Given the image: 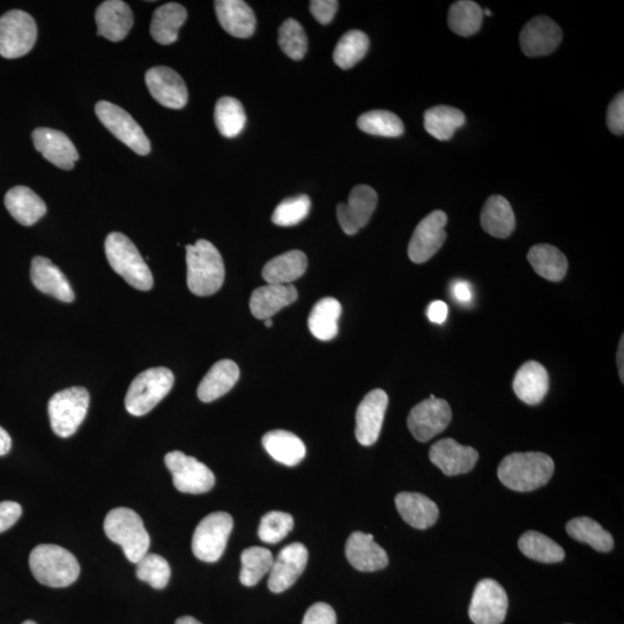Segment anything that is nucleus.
Instances as JSON below:
<instances>
[{
    "label": "nucleus",
    "instance_id": "nucleus-1",
    "mask_svg": "<svg viewBox=\"0 0 624 624\" xmlns=\"http://www.w3.org/2000/svg\"><path fill=\"white\" fill-rule=\"evenodd\" d=\"M554 470L553 459L545 453L515 452L502 460L497 475L505 487L527 493L546 486Z\"/></svg>",
    "mask_w": 624,
    "mask_h": 624
},
{
    "label": "nucleus",
    "instance_id": "nucleus-2",
    "mask_svg": "<svg viewBox=\"0 0 624 624\" xmlns=\"http://www.w3.org/2000/svg\"><path fill=\"white\" fill-rule=\"evenodd\" d=\"M187 281L192 294L211 296L225 281L224 259L211 242L199 240L187 247Z\"/></svg>",
    "mask_w": 624,
    "mask_h": 624
},
{
    "label": "nucleus",
    "instance_id": "nucleus-3",
    "mask_svg": "<svg viewBox=\"0 0 624 624\" xmlns=\"http://www.w3.org/2000/svg\"><path fill=\"white\" fill-rule=\"evenodd\" d=\"M29 567L36 581L50 588H66L76 582L80 575L76 556L57 545L35 547L29 556Z\"/></svg>",
    "mask_w": 624,
    "mask_h": 624
},
{
    "label": "nucleus",
    "instance_id": "nucleus-4",
    "mask_svg": "<svg viewBox=\"0 0 624 624\" xmlns=\"http://www.w3.org/2000/svg\"><path fill=\"white\" fill-rule=\"evenodd\" d=\"M104 249L110 266L130 286L143 292L153 288L154 279L150 267L128 236L122 233L109 234Z\"/></svg>",
    "mask_w": 624,
    "mask_h": 624
},
{
    "label": "nucleus",
    "instance_id": "nucleus-5",
    "mask_svg": "<svg viewBox=\"0 0 624 624\" xmlns=\"http://www.w3.org/2000/svg\"><path fill=\"white\" fill-rule=\"evenodd\" d=\"M104 532L111 541L122 547L126 559L131 563L137 564L150 549L151 538L143 519L129 508L111 510L104 519Z\"/></svg>",
    "mask_w": 624,
    "mask_h": 624
},
{
    "label": "nucleus",
    "instance_id": "nucleus-6",
    "mask_svg": "<svg viewBox=\"0 0 624 624\" xmlns=\"http://www.w3.org/2000/svg\"><path fill=\"white\" fill-rule=\"evenodd\" d=\"M175 383L173 371L151 368L139 374L130 385L125 397V408L131 415L143 416L165 399Z\"/></svg>",
    "mask_w": 624,
    "mask_h": 624
},
{
    "label": "nucleus",
    "instance_id": "nucleus-7",
    "mask_svg": "<svg viewBox=\"0 0 624 624\" xmlns=\"http://www.w3.org/2000/svg\"><path fill=\"white\" fill-rule=\"evenodd\" d=\"M88 408L89 393L83 386L55 393L48 405L50 426L54 433L62 438L76 434L86 419Z\"/></svg>",
    "mask_w": 624,
    "mask_h": 624
},
{
    "label": "nucleus",
    "instance_id": "nucleus-8",
    "mask_svg": "<svg viewBox=\"0 0 624 624\" xmlns=\"http://www.w3.org/2000/svg\"><path fill=\"white\" fill-rule=\"evenodd\" d=\"M234 520L226 512H214L197 526L192 537V552L198 560L214 563L224 555Z\"/></svg>",
    "mask_w": 624,
    "mask_h": 624
},
{
    "label": "nucleus",
    "instance_id": "nucleus-9",
    "mask_svg": "<svg viewBox=\"0 0 624 624\" xmlns=\"http://www.w3.org/2000/svg\"><path fill=\"white\" fill-rule=\"evenodd\" d=\"M37 39L36 22L24 11L13 10L0 17V56L16 59L28 54Z\"/></svg>",
    "mask_w": 624,
    "mask_h": 624
},
{
    "label": "nucleus",
    "instance_id": "nucleus-10",
    "mask_svg": "<svg viewBox=\"0 0 624 624\" xmlns=\"http://www.w3.org/2000/svg\"><path fill=\"white\" fill-rule=\"evenodd\" d=\"M95 113L100 122L121 140L123 144L139 155H147L151 152V141L145 135L141 126L135 121L128 111L108 101H100L95 106Z\"/></svg>",
    "mask_w": 624,
    "mask_h": 624
},
{
    "label": "nucleus",
    "instance_id": "nucleus-11",
    "mask_svg": "<svg viewBox=\"0 0 624 624\" xmlns=\"http://www.w3.org/2000/svg\"><path fill=\"white\" fill-rule=\"evenodd\" d=\"M165 463L173 475L174 486L185 494H204L215 485L213 472L195 457L181 451L167 453Z\"/></svg>",
    "mask_w": 624,
    "mask_h": 624
},
{
    "label": "nucleus",
    "instance_id": "nucleus-12",
    "mask_svg": "<svg viewBox=\"0 0 624 624\" xmlns=\"http://www.w3.org/2000/svg\"><path fill=\"white\" fill-rule=\"evenodd\" d=\"M451 420L452 412L448 401L432 395L413 408L408 415L407 426L416 441L425 443L444 432Z\"/></svg>",
    "mask_w": 624,
    "mask_h": 624
},
{
    "label": "nucleus",
    "instance_id": "nucleus-13",
    "mask_svg": "<svg viewBox=\"0 0 624 624\" xmlns=\"http://www.w3.org/2000/svg\"><path fill=\"white\" fill-rule=\"evenodd\" d=\"M508 606L509 600L503 586L487 578L475 586L468 614L474 624H502Z\"/></svg>",
    "mask_w": 624,
    "mask_h": 624
},
{
    "label": "nucleus",
    "instance_id": "nucleus-14",
    "mask_svg": "<svg viewBox=\"0 0 624 624\" xmlns=\"http://www.w3.org/2000/svg\"><path fill=\"white\" fill-rule=\"evenodd\" d=\"M447 224V214L443 211H434L416 226L408 245V257L413 263H426L437 254L447 240L445 232Z\"/></svg>",
    "mask_w": 624,
    "mask_h": 624
},
{
    "label": "nucleus",
    "instance_id": "nucleus-15",
    "mask_svg": "<svg viewBox=\"0 0 624 624\" xmlns=\"http://www.w3.org/2000/svg\"><path fill=\"white\" fill-rule=\"evenodd\" d=\"M389 397L386 392L376 389L368 393L356 411V440L363 447H370L380 437Z\"/></svg>",
    "mask_w": 624,
    "mask_h": 624
},
{
    "label": "nucleus",
    "instance_id": "nucleus-16",
    "mask_svg": "<svg viewBox=\"0 0 624 624\" xmlns=\"http://www.w3.org/2000/svg\"><path fill=\"white\" fill-rule=\"evenodd\" d=\"M378 203L377 193L368 185H358L351 195L347 204H339L337 217L339 225L347 235H355L361 228L368 225L376 210Z\"/></svg>",
    "mask_w": 624,
    "mask_h": 624
},
{
    "label": "nucleus",
    "instance_id": "nucleus-17",
    "mask_svg": "<svg viewBox=\"0 0 624 624\" xmlns=\"http://www.w3.org/2000/svg\"><path fill=\"white\" fill-rule=\"evenodd\" d=\"M145 80L148 91L161 106L169 109H182L187 106L188 88L176 71L166 66H158L147 71Z\"/></svg>",
    "mask_w": 624,
    "mask_h": 624
},
{
    "label": "nucleus",
    "instance_id": "nucleus-18",
    "mask_svg": "<svg viewBox=\"0 0 624 624\" xmlns=\"http://www.w3.org/2000/svg\"><path fill=\"white\" fill-rule=\"evenodd\" d=\"M308 559V549L300 542L282 549L270 571L269 589L273 593H281L292 588L306 570Z\"/></svg>",
    "mask_w": 624,
    "mask_h": 624
},
{
    "label": "nucleus",
    "instance_id": "nucleus-19",
    "mask_svg": "<svg viewBox=\"0 0 624 624\" xmlns=\"http://www.w3.org/2000/svg\"><path fill=\"white\" fill-rule=\"evenodd\" d=\"M430 462L448 477L465 474L477 465L479 453L471 447L459 444L452 438L436 442L429 451Z\"/></svg>",
    "mask_w": 624,
    "mask_h": 624
},
{
    "label": "nucleus",
    "instance_id": "nucleus-20",
    "mask_svg": "<svg viewBox=\"0 0 624 624\" xmlns=\"http://www.w3.org/2000/svg\"><path fill=\"white\" fill-rule=\"evenodd\" d=\"M562 36L561 28L552 19L534 18L520 33V47L526 56H546L560 46Z\"/></svg>",
    "mask_w": 624,
    "mask_h": 624
},
{
    "label": "nucleus",
    "instance_id": "nucleus-21",
    "mask_svg": "<svg viewBox=\"0 0 624 624\" xmlns=\"http://www.w3.org/2000/svg\"><path fill=\"white\" fill-rule=\"evenodd\" d=\"M32 137L36 150L58 168L71 170L79 160L76 146L61 131L39 128L33 132Z\"/></svg>",
    "mask_w": 624,
    "mask_h": 624
},
{
    "label": "nucleus",
    "instance_id": "nucleus-22",
    "mask_svg": "<svg viewBox=\"0 0 624 624\" xmlns=\"http://www.w3.org/2000/svg\"><path fill=\"white\" fill-rule=\"evenodd\" d=\"M346 557L352 567L362 572H373L388 567L389 556L374 540L373 534L354 532L346 544Z\"/></svg>",
    "mask_w": 624,
    "mask_h": 624
},
{
    "label": "nucleus",
    "instance_id": "nucleus-23",
    "mask_svg": "<svg viewBox=\"0 0 624 624\" xmlns=\"http://www.w3.org/2000/svg\"><path fill=\"white\" fill-rule=\"evenodd\" d=\"M98 35L111 42H121L129 35L135 17L130 6L121 0L102 3L95 13Z\"/></svg>",
    "mask_w": 624,
    "mask_h": 624
},
{
    "label": "nucleus",
    "instance_id": "nucleus-24",
    "mask_svg": "<svg viewBox=\"0 0 624 624\" xmlns=\"http://www.w3.org/2000/svg\"><path fill=\"white\" fill-rule=\"evenodd\" d=\"M31 279L35 288L43 294L65 303L73 302L74 292L70 281L50 259L42 256L33 259Z\"/></svg>",
    "mask_w": 624,
    "mask_h": 624
},
{
    "label": "nucleus",
    "instance_id": "nucleus-25",
    "mask_svg": "<svg viewBox=\"0 0 624 624\" xmlns=\"http://www.w3.org/2000/svg\"><path fill=\"white\" fill-rule=\"evenodd\" d=\"M299 297L293 285L269 284L259 287L250 297V310L257 319L272 318L281 309L291 306Z\"/></svg>",
    "mask_w": 624,
    "mask_h": 624
},
{
    "label": "nucleus",
    "instance_id": "nucleus-26",
    "mask_svg": "<svg viewBox=\"0 0 624 624\" xmlns=\"http://www.w3.org/2000/svg\"><path fill=\"white\" fill-rule=\"evenodd\" d=\"M215 11L222 28L239 39H248L256 31V16L251 7L242 0H218Z\"/></svg>",
    "mask_w": 624,
    "mask_h": 624
},
{
    "label": "nucleus",
    "instance_id": "nucleus-27",
    "mask_svg": "<svg viewBox=\"0 0 624 624\" xmlns=\"http://www.w3.org/2000/svg\"><path fill=\"white\" fill-rule=\"evenodd\" d=\"M512 388L523 403L538 405L549 389L548 371L537 361L526 362L518 369Z\"/></svg>",
    "mask_w": 624,
    "mask_h": 624
},
{
    "label": "nucleus",
    "instance_id": "nucleus-28",
    "mask_svg": "<svg viewBox=\"0 0 624 624\" xmlns=\"http://www.w3.org/2000/svg\"><path fill=\"white\" fill-rule=\"evenodd\" d=\"M396 507L408 525L418 530H426L436 524L440 517L437 504L419 493H400L396 497Z\"/></svg>",
    "mask_w": 624,
    "mask_h": 624
},
{
    "label": "nucleus",
    "instance_id": "nucleus-29",
    "mask_svg": "<svg viewBox=\"0 0 624 624\" xmlns=\"http://www.w3.org/2000/svg\"><path fill=\"white\" fill-rule=\"evenodd\" d=\"M240 380V368L232 360H221L208 371L198 386V398L203 403L224 397Z\"/></svg>",
    "mask_w": 624,
    "mask_h": 624
},
{
    "label": "nucleus",
    "instance_id": "nucleus-30",
    "mask_svg": "<svg viewBox=\"0 0 624 624\" xmlns=\"http://www.w3.org/2000/svg\"><path fill=\"white\" fill-rule=\"evenodd\" d=\"M5 206L13 219L22 226H33L47 213V205L42 198L27 187H16L5 196Z\"/></svg>",
    "mask_w": 624,
    "mask_h": 624
},
{
    "label": "nucleus",
    "instance_id": "nucleus-31",
    "mask_svg": "<svg viewBox=\"0 0 624 624\" xmlns=\"http://www.w3.org/2000/svg\"><path fill=\"white\" fill-rule=\"evenodd\" d=\"M482 228L496 239H507L516 228V217L512 207L502 196H492L482 208L480 215Z\"/></svg>",
    "mask_w": 624,
    "mask_h": 624
},
{
    "label": "nucleus",
    "instance_id": "nucleus-32",
    "mask_svg": "<svg viewBox=\"0 0 624 624\" xmlns=\"http://www.w3.org/2000/svg\"><path fill=\"white\" fill-rule=\"evenodd\" d=\"M263 447L276 462L289 467L299 465L307 455L301 438L286 430H272L265 434Z\"/></svg>",
    "mask_w": 624,
    "mask_h": 624
},
{
    "label": "nucleus",
    "instance_id": "nucleus-33",
    "mask_svg": "<svg viewBox=\"0 0 624 624\" xmlns=\"http://www.w3.org/2000/svg\"><path fill=\"white\" fill-rule=\"evenodd\" d=\"M308 259L300 250L288 251L270 260L264 266L263 278L267 284L289 285L306 273Z\"/></svg>",
    "mask_w": 624,
    "mask_h": 624
},
{
    "label": "nucleus",
    "instance_id": "nucleus-34",
    "mask_svg": "<svg viewBox=\"0 0 624 624\" xmlns=\"http://www.w3.org/2000/svg\"><path fill=\"white\" fill-rule=\"evenodd\" d=\"M187 18L188 12L181 4L168 3L160 6L153 14L151 24L153 39L162 46L175 43L178 39V32Z\"/></svg>",
    "mask_w": 624,
    "mask_h": 624
},
{
    "label": "nucleus",
    "instance_id": "nucleus-35",
    "mask_svg": "<svg viewBox=\"0 0 624 624\" xmlns=\"http://www.w3.org/2000/svg\"><path fill=\"white\" fill-rule=\"evenodd\" d=\"M527 259L538 276L548 281L559 282L567 276L568 259L551 244L534 245Z\"/></svg>",
    "mask_w": 624,
    "mask_h": 624
},
{
    "label": "nucleus",
    "instance_id": "nucleus-36",
    "mask_svg": "<svg viewBox=\"0 0 624 624\" xmlns=\"http://www.w3.org/2000/svg\"><path fill=\"white\" fill-rule=\"evenodd\" d=\"M341 304L333 297H325L315 304L309 316V330L312 336L322 341H330L337 337Z\"/></svg>",
    "mask_w": 624,
    "mask_h": 624
},
{
    "label": "nucleus",
    "instance_id": "nucleus-37",
    "mask_svg": "<svg viewBox=\"0 0 624 624\" xmlns=\"http://www.w3.org/2000/svg\"><path fill=\"white\" fill-rule=\"evenodd\" d=\"M567 532L572 539L588 544L600 553L611 552L614 548L612 534L589 517H578L567 524Z\"/></svg>",
    "mask_w": 624,
    "mask_h": 624
},
{
    "label": "nucleus",
    "instance_id": "nucleus-38",
    "mask_svg": "<svg viewBox=\"0 0 624 624\" xmlns=\"http://www.w3.org/2000/svg\"><path fill=\"white\" fill-rule=\"evenodd\" d=\"M466 122L463 111L449 106H436L425 113V129L437 140H449Z\"/></svg>",
    "mask_w": 624,
    "mask_h": 624
},
{
    "label": "nucleus",
    "instance_id": "nucleus-39",
    "mask_svg": "<svg viewBox=\"0 0 624 624\" xmlns=\"http://www.w3.org/2000/svg\"><path fill=\"white\" fill-rule=\"evenodd\" d=\"M518 547L526 557L541 563H559L566 557L559 544L536 531L524 533L518 541Z\"/></svg>",
    "mask_w": 624,
    "mask_h": 624
},
{
    "label": "nucleus",
    "instance_id": "nucleus-40",
    "mask_svg": "<svg viewBox=\"0 0 624 624\" xmlns=\"http://www.w3.org/2000/svg\"><path fill=\"white\" fill-rule=\"evenodd\" d=\"M214 120L222 136L235 138L245 128L247 115H245L243 104L239 100L224 96L215 106Z\"/></svg>",
    "mask_w": 624,
    "mask_h": 624
},
{
    "label": "nucleus",
    "instance_id": "nucleus-41",
    "mask_svg": "<svg viewBox=\"0 0 624 624\" xmlns=\"http://www.w3.org/2000/svg\"><path fill=\"white\" fill-rule=\"evenodd\" d=\"M370 47L369 37L361 31H349L339 40L333 61L340 69L349 70L362 61Z\"/></svg>",
    "mask_w": 624,
    "mask_h": 624
},
{
    "label": "nucleus",
    "instance_id": "nucleus-42",
    "mask_svg": "<svg viewBox=\"0 0 624 624\" xmlns=\"http://www.w3.org/2000/svg\"><path fill=\"white\" fill-rule=\"evenodd\" d=\"M484 19L481 7L471 0H460L452 4L449 11V26L459 36H472L480 31Z\"/></svg>",
    "mask_w": 624,
    "mask_h": 624
},
{
    "label": "nucleus",
    "instance_id": "nucleus-43",
    "mask_svg": "<svg viewBox=\"0 0 624 624\" xmlns=\"http://www.w3.org/2000/svg\"><path fill=\"white\" fill-rule=\"evenodd\" d=\"M242 569L240 581L244 586H255L267 574H270L274 557L269 549L250 547L241 555Z\"/></svg>",
    "mask_w": 624,
    "mask_h": 624
},
{
    "label": "nucleus",
    "instance_id": "nucleus-44",
    "mask_svg": "<svg viewBox=\"0 0 624 624\" xmlns=\"http://www.w3.org/2000/svg\"><path fill=\"white\" fill-rule=\"evenodd\" d=\"M359 129L371 136L396 138L403 135V121L388 110H373L363 114L358 120Z\"/></svg>",
    "mask_w": 624,
    "mask_h": 624
},
{
    "label": "nucleus",
    "instance_id": "nucleus-45",
    "mask_svg": "<svg viewBox=\"0 0 624 624\" xmlns=\"http://www.w3.org/2000/svg\"><path fill=\"white\" fill-rule=\"evenodd\" d=\"M172 569L169 563L158 554H146L137 563V577L140 581L150 584L153 589L163 590L169 583Z\"/></svg>",
    "mask_w": 624,
    "mask_h": 624
},
{
    "label": "nucleus",
    "instance_id": "nucleus-46",
    "mask_svg": "<svg viewBox=\"0 0 624 624\" xmlns=\"http://www.w3.org/2000/svg\"><path fill=\"white\" fill-rule=\"evenodd\" d=\"M279 46L294 61H301L308 50V37L299 21L288 19L279 29Z\"/></svg>",
    "mask_w": 624,
    "mask_h": 624
},
{
    "label": "nucleus",
    "instance_id": "nucleus-47",
    "mask_svg": "<svg viewBox=\"0 0 624 624\" xmlns=\"http://www.w3.org/2000/svg\"><path fill=\"white\" fill-rule=\"evenodd\" d=\"M294 529V518L287 512L271 511L260 520L258 537L265 544L276 545Z\"/></svg>",
    "mask_w": 624,
    "mask_h": 624
},
{
    "label": "nucleus",
    "instance_id": "nucleus-48",
    "mask_svg": "<svg viewBox=\"0 0 624 624\" xmlns=\"http://www.w3.org/2000/svg\"><path fill=\"white\" fill-rule=\"evenodd\" d=\"M311 210V200L306 195L288 198L280 203L272 215L273 224L280 227L299 225Z\"/></svg>",
    "mask_w": 624,
    "mask_h": 624
},
{
    "label": "nucleus",
    "instance_id": "nucleus-49",
    "mask_svg": "<svg viewBox=\"0 0 624 624\" xmlns=\"http://www.w3.org/2000/svg\"><path fill=\"white\" fill-rule=\"evenodd\" d=\"M607 125L614 135L622 136L624 132V94L620 93L609 104L607 111Z\"/></svg>",
    "mask_w": 624,
    "mask_h": 624
},
{
    "label": "nucleus",
    "instance_id": "nucleus-50",
    "mask_svg": "<svg viewBox=\"0 0 624 624\" xmlns=\"http://www.w3.org/2000/svg\"><path fill=\"white\" fill-rule=\"evenodd\" d=\"M302 624H337V614L330 605L317 603L308 609Z\"/></svg>",
    "mask_w": 624,
    "mask_h": 624
},
{
    "label": "nucleus",
    "instance_id": "nucleus-51",
    "mask_svg": "<svg viewBox=\"0 0 624 624\" xmlns=\"http://www.w3.org/2000/svg\"><path fill=\"white\" fill-rule=\"evenodd\" d=\"M337 0H312L310 2V12L312 16L322 25H328L333 20L338 11Z\"/></svg>",
    "mask_w": 624,
    "mask_h": 624
},
{
    "label": "nucleus",
    "instance_id": "nucleus-52",
    "mask_svg": "<svg viewBox=\"0 0 624 624\" xmlns=\"http://www.w3.org/2000/svg\"><path fill=\"white\" fill-rule=\"evenodd\" d=\"M22 515L21 505L17 502H0V533H3L16 524Z\"/></svg>",
    "mask_w": 624,
    "mask_h": 624
},
{
    "label": "nucleus",
    "instance_id": "nucleus-53",
    "mask_svg": "<svg viewBox=\"0 0 624 624\" xmlns=\"http://www.w3.org/2000/svg\"><path fill=\"white\" fill-rule=\"evenodd\" d=\"M448 306L443 301H434L429 304L427 309V316L430 322L436 324H443L447 321L448 317Z\"/></svg>",
    "mask_w": 624,
    "mask_h": 624
},
{
    "label": "nucleus",
    "instance_id": "nucleus-54",
    "mask_svg": "<svg viewBox=\"0 0 624 624\" xmlns=\"http://www.w3.org/2000/svg\"><path fill=\"white\" fill-rule=\"evenodd\" d=\"M453 296L456 300L463 303H468L472 300L473 294L471 286L465 281L456 282L452 288Z\"/></svg>",
    "mask_w": 624,
    "mask_h": 624
},
{
    "label": "nucleus",
    "instance_id": "nucleus-55",
    "mask_svg": "<svg viewBox=\"0 0 624 624\" xmlns=\"http://www.w3.org/2000/svg\"><path fill=\"white\" fill-rule=\"evenodd\" d=\"M12 448V438L9 433L0 427V456H5Z\"/></svg>",
    "mask_w": 624,
    "mask_h": 624
},
{
    "label": "nucleus",
    "instance_id": "nucleus-56",
    "mask_svg": "<svg viewBox=\"0 0 624 624\" xmlns=\"http://www.w3.org/2000/svg\"><path fill=\"white\" fill-rule=\"evenodd\" d=\"M623 344H624V337L622 336L619 349H618V358H616V360H618L619 375H620L622 383L624 382V362H623L624 345Z\"/></svg>",
    "mask_w": 624,
    "mask_h": 624
},
{
    "label": "nucleus",
    "instance_id": "nucleus-57",
    "mask_svg": "<svg viewBox=\"0 0 624 624\" xmlns=\"http://www.w3.org/2000/svg\"><path fill=\"white\" fill-rule=\"evenodd\" d=\"M176 624H203V623H200L195 618H192V616H183V618L178 619L176 621Z\"/></svg>",
    "mask_w": 624,
    "mask_h": 624
},
{
    "label": "nucleus",
    "instance_id": "nucleus-58",
    "mask_svg": "<svg viewBox=\"0 0 624 624\" xmlns=\"http://www.w3.org/2000/svg\"><path fill=\"white\" fill-rule=\"evenodd\" d=\"M264 324H265L266 328H272V326H273L272 318L265 319Z\"/></svg>",
    "mask_w": 624,
    "mask_h": 624
},
{
    "label": "nucleus",
    "instance_id": "nucleus-59",
    "mask_svg": "<svg viewBox=\"0 0 624 624\" xmlns=\"http://www.w3.org/2000/svg\"><path fill=\"white\" fill-rule=\"evenodd\" d=\"M482 13H484L485 16H487V17H492L493 16L492 11H489L488 9L482 10Z\"/></svg>",
    "mask_w": 624,
    "mask_h": 624
},
{
    "label": "nucleus",
    "instance_id": "nucleus-60",
    "mask_svg": "<svg viewBox=\"0 0 624 624\" xmlns=\"http://www.w3.org/2000/svg\"><path fill=\"white\" fill-rule=\"evenodd\" d=\"M22 624H36V623H35V622H33V621H26V622H24V623H22Z\"/></svg>",
    "mask_w": 624,
    "mask_h": 624
}]
</instances>
